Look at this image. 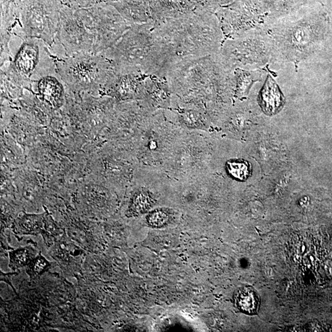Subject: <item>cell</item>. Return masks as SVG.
Instances as JSON below:
<instances>
[{
    "label": "cell",
    "instance_id": "obj_19",
    "mask_svg": "<svg viewBox=\"0 0 332 332\" xmlns=\"http://www.w3.org/2000/svg\"><path fill=\"white\" fill-rule=\"evenodd\" d=\"M148 224L153 227H160L166 224L168 216L163 211L153 212L147 218Z\"/></svg>",
    "mask_w": 332,
    "mask_h": 332
},
{
    "label": "cell",
    "instance_id": "obj_15",
    "mask_svg": "<svg viewBox=\"0 0 332 332\" xmlns=\"http://www.w3.org/2000/svg\"><path fill=\"white\" fill-rule=\"evenodd\" d=\"M152 201L149 196L144 193H139L135 195L131 204L132 213L139 214L144 213L151 208Z\"/></svg>",
    "mask_w": 332,
    "mask_h": 332
},
{
    "label": "cell",
    "instance_id": "obj_11",
    "mask_svg": "<svg viewBox=\"0 0 332 332\" xmlns=\"http://www.w3.org/2000/svg\"><path fill=\"white\" fill-rule=\"evenodd\" d=\"M260 101L263 110L268 115H274L283 107L284 99L282 94L272 79L267 81L265 85Z\"/></svg>",
    "mask_w": 332,
    "mask_h": 332
},
{
    "label": "cell",
    "instance_id": "obj_17",
    "mask_svg": "<svg viewBox=\"0 0 332 332\" xmlns=\"http://www.w3.org/2000/svg\"><path fill=\"white\" fill-rule=\"evenodd\" d=\"M228 169L233 176L240 180H245L249 174V167L243 161L230 162L228 163Z\"/></svg>",
    "mask_w": 332,
    "mask_h": 332
},
{
    "label": "cell",
    "instance_id": "obj_7",
    "mask_svg": "<svg viewBox=\"0 0 332 332\" xmlns=\"http://www.w3.org/2000/svg\"><path fill=\"white\" fill-rule=\"evenodd\" d=\"M90 9L94 22L95 53L99 54L112 47L131 25L108 3L98 4Z\"/></svg>",
    "mask_w": 332,
    "mask_h": 332
},
{
    "label": "cell",
    "instance_id": "obj_2",
    "mask_svg": "<svg viewBox=\"0 0 332 332\" xmlns=\"http://www.w3.org/2000/svg\"><path fill=\"white\" fill-rule=\"evenodd\" d=\"M153 23L132 25L112 47L102 53L117 69L166 79L172 63L154 34Z\"/></svg>",
    "mask_w": 332,
    "mask_h": 332
},
{
    "label": "cell",
    "instance_id": "obj_5",
    "mask_svg": "<svg viewBox=\"0 0 332 332\" xmlns=\"http://www.w3.org/2000/svg\"><path fill=\"white\" fill-rule=\"evenodd\" d=\"M62 5L58 0H22L18 25L24 36L41 39L51 49Z\"/></svg>",
    "mask_w": 332,
    "mask_h": 332
},
{
    "label": "cell",
    "instance_id": "obj_13",
    "mask_svg": "<svg viewBox=\"0 0 332 332\" xmlns=\"http://www.w3.org/2000/svg\"><path fill=\"white\" fill-rule=\"evenodd\" d=\"M32 254L27 248L15 250L9 252V267L13 270L27 266L33 259Z\"/></svg>",
    "mask_w": 332,
    "mask_h": 332
},
{
    "label": "cell",
    "instance_id": "obj_4",
    "mask_svg": "<svg viewBox=\"0 0 332 332\" xmlns=\"http://www.w3.org/2000/svg\"><path fill=\"white\" fill-rule=\"evenodd\" d=\"M17 44L10 42L13 70L31 87V83L44 76L57 73L55 59L45 42L35 38H20L14 34Z\"/></svg>",
    "mask_w": 332,
    "mask_h": 332
},
{
    "label": "cell",
    "instance_id": "obj_12",
    "mask_svg": "<svg viewBox=\"0 0 332 332\" xmlns=\"http://www.w3.org/2000/svg\"><path fill=\"white\" fill-rule=\"evenodd\" d=\"M235 301L239 309L246 314L255 315L259 310V297L251 288L240 289L236 295Z\"/></svg>",
    "mask_w": 332,
    "mask_h": 332
},
{
    "label": "cell",
    "instance_id": "obj_3",
    "mask_svg": "<svg viewBox=\"0 0 332 332\" xmlns=\"http://www.w3.org/2000/svg\"><path fill=\"white\" fill-rule=\"evenodd\" d=\"M57 72L66 87L74 91L102 90L113 70L103 53H82L55 58Z\"/></svg>",
    "mask_w": 332,
    "mask_h": 332
},
{
    "label": "cell",
    "instance_id": "obj_16",
    "mask_svg": "<svg viewBox=\"0 0 332 332\" xmlns=\"http://www.w3.org/2000/svg\"><path fill=\"white\" fill-rule=\"evenodd\" d=\"M60 3L73 9L89 8L98 4L108 3L114 0H58Z\"/></svg>",
    "mask_w": 332,
    "mask_h": 332
},
{
    "label": "cell",
    "instance_id": "obj_8",
    "mask_svg": "<svg viewBox=\"0 0 332 332\" xmlns=\"http://www.w3.org/2000/svg\"><path fill=\"white\" fill-rule=\"evenodd\" d=\"M147 76L139 71L119 70L113 66L102 91L118 100L142 99Z\"/></svg>",
    "mask_w": 332,
    "mask_h": 332
},
{
    "label": "cell",
    "instance_id": "obj_20",
    "mask_svg": "<svg viewBox=\"0 0 332 332\" xmlns=\"http://www.w3.org/2000/svg\"><path fill=\"white\" fill-rule=\"evenodd\" d=\"M15 274V273H11V274H4V273H2V272H1V281H4V282H6V283L8 284L10 286H11L12 288H13L12 284L11 283H10V281H10V278H11V276L12 275H14ZM14 292H15V289H14ZM15 293H16V292H15Z\"/></svg>",
    "mask_w": 332,
    "mask_h": 332
},
{
    "label": "cell",
    "instance_id": "obj_10",
    "mask_svg": "<svg viewBox=\"0 0 332 332\" xmlns=\"http://www.w3.org/2000/svg\"><path fill=\"white\" fill-rule=\"evenodd\" d=\"M130 24L141 25L155 22L144 0H114L108 2Z\"/></svg>",
    "mask_w": 332,
    "mask_h": 332
},
{
    "label": "cell",
    "instance_id": "obj_6",
    "mask_svg": "<svg viewBox=\"0 0 332 332\" xmlns=\"http://www.w3.org/2000/svg\"><path fill=\"white\" fill-rule=\"evenodd\" d=\"M55 44L62 50L65 57L82 53L95 54L94 28L78 9L62 4Z\"/></svg>",
    "mask_w": 332,
    "mask_h": 332
},
{
    "label": "cell",
    "instance_id": "obj_18",
    "mask_svg": "<svg viewBox=\"0 0 332 332\" xmlns=\"http://www.w3.org/2000/svg\"><path fill=\"white\" fill-rule=\"evenodd\" d=\"M38 218L35 216L32 222H30L31 219H32V216H28L23 218L19 224L20 232L26 234L38 232L39 228L41 227L39 222L37 220Z\"/></svg>",
    "mask_w": 332,
    "mask_h": 332
},
{
    "label": "cell",
    "instance_id": "obj_14",
    "mask_svg": "<svg viewBox=\"0 0 332 332\" xmlns=\"http://www.w3.org/2000/svg\"><path fill=\"white\" fill-rule=\"evenodd\" d=\"M50 263L44 257L39 255L33 258L29 263L26 268V273L31 279H35L41 276L50 267Z\"/></svg>",
    "mask_w": 332,
    "mask_h": 332
},
{
    "label": "cell",
    "instance_id": "obj_1",
    "mask_svg": "<svg viewBox=\"0 0 332 332\" xmlns=\"http://www.w3.org/2000/svg\"><path fill=\"white\" fill-rule=\"evenodd\" d=\"M153 30L172 66L183 60L212 54L220 39L217 26L201 13L156 20Z\"/></svg>",
    "mask_w": 332,
    "mask_h": 332
},
{
    "label": "cell",
    "instance_id": "obj_9",
    "mask_svg": "<svg viewBox=\"0 0 332 332\" xmlns=\"http://www.w3.org/2000/svg\"><path fill=\"white\" fill-rule=\"evenodd\" d=\"M39 99L53 110H57L64 105L66 101V85L58 73L42 77L31 83Z\"/></svg>",
    "mask_w": 332,
    "mask_h": 332
}]
</instances>
